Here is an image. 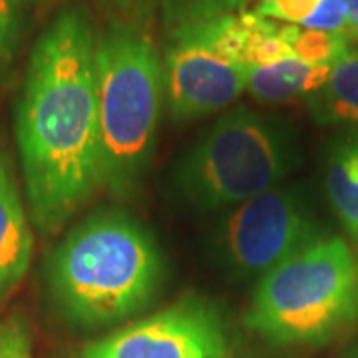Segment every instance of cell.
<instances>
[{"instance_id":"5","label":"cell","mask_w":358,"mask_h":358,"mask_svg":"<svg viewBox=\"0 0 358 358\" xmlns=\"http://www.w3.org/2000/svg\"><path fill=\"white\" fill-rule=\"evenodd\" d=\"M291 169L281 131L249 108L229 110L179 159L176 185L197 209L241 205L279 185Z\"/></svg>"},{"instance_id":"14","label":"cell","mask_w":358,"mask_h":358,"mask_svg":"<svg viewBox=\"0 0 358 358\" xmlns=\"http://www.w3.org/2000/svg\"><path fill=\"white\" fill-rule=\"evenodd\" d=\"M320 4L322 0H261L257 13L265 18H277L303 28Z\"/></svg>"},{"instance_id":"12","label":"cell","mask_w":358,"mask_h":358,"mask_svg":"<svg viewBox=\"0 0 358 358\" xmlns=\"http://www.w3.org/2000/svg\"><path fill=\"white\" fill-rule=\"evenodd\" d=\"M327 193L336 217L358 243V140L336 148L327 166Z\"/></svg>"},{"instance_id":"2","label":"cell","mask_w":358,"mask_h":358,"mask_svg":"<svg viewBox=\"0 0 358 358\" xmlns=\"http://www.w3.org/2000/svg\"><path fill=\"white\" fill-rule=\"evenodd\" d=\"M166 277L152 233L122 211L90 215L56 247L48 291L66 319L108 327L148 307Z\"/></svg>"},{"instance_id":"18","label":"cell","mask_w":358,"mask_h":358,"mask_svg":"<svg viewBox=\"0 0 358 358\" xmlns=\"http://www.w3.org/2000/svg\"><path fill=\"white\" fill-rule=\"evenodd\" d=\"M346 13V34L358 38V0H341Z\"/></svg>"},{"instance_id":"17","label":"cell","mask_w":358,"mask_h":358,"mask_svg":"<svg viewBox=\"0 0 358 358\" xmlns=\"http://www.w3.org/2000/svg\"><path fill=\"white\" fill-rule=\"evenodd\" d=\"M307 30H320V32H333V34H346V13L341 0H322L319 10L313 14L303 26Z\"/></svg>"},{"instance_id":"7","label":"cell","mask_w":358,"mask_h":358,"mask_svg":"<svg viewBox=\"0 0 358 358\" xmlns=\"http://www.w3.org/2000/svg\"><path fill=\"white\" fill-rule=\"evenodd\" d=\"M80 358H229V338L217 308L187 296L92 343Z\"/></svg>"},{"instance_id":"13","label":"cell","mask_w":358,"mask_h":358,"mask_svg":"<svg viewBox=\"0 0 358 358\" xmlns=\"http://www.w3.org/2000/svg\"><path fill=\"white\" fill-rule=\"evenodd\" d=\"M281 34L294 58L313 66H333L350 50L345 34L307 30L293 24L281 26Z\"/></svg>"},{"instance_id":"16","label":"cell","mask_w":358,"mask_h":358,"mask_svg":"<svg viewBox=\"0 0 358 358\" xmlns=\"http://www.w3.org/2000/svg\"><path fill=\"white\" fill-rule=\"evenodd\" d=\"M20 0H0V68L8 62L18 38Z\"/></svg>"},{"instance_id":"15","label":"cell","mask_w":358,"mask_h":358,"mask_svg":"<svg viewBox=\"0 0 358 358\" xmlns=\"http://www.w3.org/2000/svg\"><path fill=\"white\" fill-rule=\"evenodd\" d=\"M0 358H32L30 334L20 319L0 324Z\"/></svg>"},{"instance_id":"6","label":"cell","mask_w":358,"mask_h":358,"mask_svg":"<svg viewBox=\"0 0 358 358\" xmlns=\"http://www.w3.org/2000/svg\"><path fill=\"white\" fill-rule=\"evenodd\" d=\"M319 237L301 197L275 187L235 207L221 233V257L237 279L261 281Z\"/></svg>"},{"instance_id":"19","label":"cell","mask_w":358,"mask_h":358,"mask_svg":"<svg viewBox=\"0 0 358 358\" xmlns=\"http://www.w3.org/2000/svg\"><path fill=\"white\" fill-rule=\"evenodd\" d=\"M348 358H358V348L352 352V355H348Z\"/></svg>"},{"instance_id":"10","label":"cell","mask_w":358,"mask_h":358,"mask_svg":"<svg viewBox=\"0 0 358 358\" xmlns=\"http://www.w3.org/2000/svg\"><path fill=\"white\" fill-rule=\"evenodd\" d=\"M333 66H313L299 58H285L271 66L247 68V92L259 102L279 103L319 92Z\"/></svg>"},{"instance_id":"8","label":"cell","mask_w":358,"mask_h":358,"mask_svg":"<svg viewBox=\"0 0 358 358\" xmlns=\"http://www.w3.org/2000/svg\"><path fill=\"white\" fill-rule=\"evenodd\" d=\"M164 82L169 115L193 122L235 102L247 90V68L213 48L195 24L167 50Z\"/></svg>"},{"instance_id":"9","label":"cell","mask_w":358,"mask_h":358,"mask_svg":"<svg viewBox=\"0 0 358 358\" xmlns=\"http://www.w3.org/2000/svg\"><path fill=\"white\" fill-rule=\"evenodd\" d=\"M32 249L34 239L13 159L0 143V299L22 281L32 261Z\"/></svg>"},{"instance_id":"11","label":"cell","mask_w":358,"mask_h":358,"mask_svg":"<svg viewBox=\"0 0 358 358\" xmlns=\"http://www.w3.org/2000/svg\"><path fill=\"white\" fill-rule=\"evenodd\" d=\"M308 106L320 124L358 126V50H348L334 62L324 86L310 94Z\"/></svg>"},{"instance_id":"4","label":"cell","mask_w":358,"mask_h":358,"mask_svg":"<svg viewBox=\"0 0 358 358\" xmlns=\"http://www.w3.org/2000/svg\"><path fill=\"white\" fill-rule=\"evenodd\" d=\"M164 66L154 44L129 28H112L98 42V110L102 187L115 197L140 189L154 154Z\"/></svg>"},{"instance_id":"3","label":"cell","mask_w":358,"mask_h":358,"mask_svg":"<svg viewBox=\"0 0 358 358\" xmlns=\"http://www.w3.org/2000/svg\"><path fill=\"white\" fill-rule=\"evenodd\" d=\"M358 322V253L319 237L267 273L245 324L279 346H320Z\"/></svg>"},{"instance_id":"1","label":"cell","mask_w":358,"mask_h":358,"mask_svg":"<svg viewBox=\"0 0 358 358\" xmlns=\"http://www.w3.org/2000/svg\"><path fill=\"white\" fill-rule=\"evenodd\" d=\"M16 141L30 217L52 235L102 187L98 40L80 10L58 14L34 44Z\"/></svg>"}]
</instances>
